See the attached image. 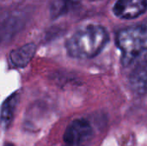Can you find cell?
<instances>
[{
	"label": "cell",
	"mask_w": 147,
	"mask_h": 146,
	"mask_svg": "<svg viewBox=\"0 0 147 146\" xmlns=\"http://www.w3.org/2000/svg\"><path fill=\"white\" fill-rule=\"evenodd\" d=\"M109 41V34L104 27L89 24L78 29L67 40L65 49L71 58L88 59L97 56Z\"/></svg>",
	"instance_id": "obj_1"
},
{
	"label": "cell",
	"mask_w": 147,
	"mask_h": 146,
	"mask_svg": "<svg viewBox=\"0 0 147 146\" xmlns=\"http://www.w3.org/2000/svg\"><path fill=\"white\" fill-rule=\"evenodd\" d=\"M116 45L121 52V64L130 66L146 54V27L134 26L120 30L116 34Z\"/></svg>",
	"instance_id": "obj_2"
},
{
	"label": "cell",
	"mask_w": 147,
	"mask_h": 146,
	"mask_svg": "<svg viewBox=\"0 0 147 146\" xmlns=\"http://www.w3.org/2000/svg\"><path fill=\"white\" fill-rule=\"evenodd\" d=\"M93 138V128L85 119L71 121L63 137L62 146H89Z\"/></svg>",
	"instance_id": "obj_3"
},
{
	"label": "cell",
	"mask_w": 147,
	"mask_h": 146,
	"mask_svg": "<svg viewBox=\"0 0 147 146\" xmlns=\"http://www.w3.org/2000/svg\"><path fill=\"white\" fill-rule=\"evenodd\" d=\"M146 10V0H117L113 7L114 14L121 19H134Z\"/></svg>",
	"instance_id": "obj_4"
},
{
	"label": "cell",
	"mask_w": 147,
	"mask_h": 146,
	"mask_svg": "<svg viewBox=\"0 0 147 146\" xmlns=\"http://www.w3.org/2000/svg\"><path fill=\"white\" fill-rule=\"evenodd\" d=\"M19 101L20 94L18 92H14L3 102L0 110V126L2 129L7 130L10 127Z\"/></svg>",
	"instance_id": "obj_5"
},
{
	"label": "cell",
	"mask_w": 147,
	"mask_h": 146,
	"mask_svg": "<svg viewBox=\"0 0 147 146\" xmlns=\"http://www.w3.org/2000/svg\"><path fill=\"white\" fill-rule=\"evenodd\" d=\"M36 52L34 43H28L10 52L9 59L10 63L16 68H23L32 60Z\"/></svg>",
	"instance_id": "obj_6"
},
{
	"label": "cell",
	"mask_w": 147,
	"mask_h": 146,
	"mask_svg": "<svg viewBox=\"0 0 147 146\" xmlns=\"http://www.w3.org/2000/svg\"><path fill=\"white\" fill-rule=\"evenodd\" d=\"M130 85L133 90L139 94L144 95L146 92V60L143 61L136 66L130 76Z\"/></svg>",
	"instance_id": "obj_7"
},
{
	"label": "cell",
	"mask_w": 147,
	"mask_h": 146,
	"mask_svg": "<svg viewBox=\"0 0 147 146\" xmlns=\"http://www.w3.org/2000/svg\"><path fill=\"white\" fill-rule=\"evenodd\" d=\"M73 0H51L50 15L52 19H57L65 15L71 8Z\"/></svg>",
	"instance_id": "obj_8"
},
{
	"label": "cell",
	"mask_w": 147,
	"mask_h": 146,
	"mask_svg": "<svg viewBox=\"0 0 147 146\" xmlns=\"http://www.w3.org/2000/svg\"><path fill=\"white\" fill-rule=\"evenodd\" d=\"M3 146H15L12 143H5L4 145H3Z\"/></svg>",
	"instance_id": "obj_9"
}]
</instances>
